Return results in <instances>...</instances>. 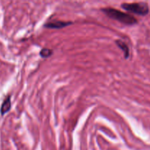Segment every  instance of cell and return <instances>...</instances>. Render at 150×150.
<instances>
[{
  "label": "cell",
  "mask_w": 150,
  "mask_h": 150,
  "mask_svg": "<svg viewBox=\"0 0 150 150\" xmlns=\"http://www.w3.org/2000/svg\"><path fill=\"white\" fill-rule=\"evenodd\" d=\"M115 43L117 44V46L120 48V49L122 51V52L124 53V57L126 59L130 57V48L127 45V44L126 43L125 41L122 40H116Z\"/></svg>",
  "instance_id": "277c9868"
},
{
  "label": "cell",
  "mask_w": 150,
  "mask_h": 150,
  "mask_svg": "<svg viewBox=\"0 0 150 150\" xmlns=\"http://www.w3.org/2000/svg\"><path fill=\"white\" fill-rule=\"evenodd\" d=\"M121 7L127 12L134 13V14L141 16H145L148 15L150 10L149 4L146 2H144V1L133 3H122L121 4Z\"/></svg>",
  "instance_id": "7a4b0ae2"
},
{
  "label": "cell",
  "mask_w": 150,
  "mask_h": 150,
  "mask_svg": "<svg viewBox=\"0 0 150 150\" xmlns=\"http://www.w3.org/2000/svg\"><path fill=\"white\" fill-rule=\"evenodd\" d=\"M53 50L50 49L48 48H44L40 51V55L42 58H48L53 54Z\"/></svg>",
  "instance_id": "8992f818"
},
{
  "label": "cell",
  "mask_w": 150,
  "mask_h": 150,
  "mask_svg": "<svg viewBox=\"0 0 150 150\" xmlns=\"http://www.w3.org/2000/svg\"><path fill=\"white\" fill-rule=\"evenodd\" d=\"M101 10L109 18L117 21L127 26H133L139 23L138 19L134 16L127 13L117 10V9L112 8V7H105V8L101 9Z\"/></svg>",
  "instance_id": "6da1fadb"
},
{
  "label": "cell",
  "mask_w": 150,
  "mask_h": 150,
  "mask_svg": "<svg viewBox=\"0 0 150 150\" xmlns=\"http://www.w3.org/2000/svg\"><path fill=\"white\" fill-rule=\"evenodd\" d=\"M11 108V96L10 95H7L1 103V108H0V113L1 115H4L7 114Z\"/></svg>",
  "instance_id": "5b68a950"
},
{
  "label": "cell",
  "mask_w": 150,
  "mask_h": 150,
  "mask_svg": "<svg viewBox=\"0 0 150 150\" xmlns=\"http://www.w3.org/2000/svg\"><path fill=\"white\" fill-rule=\"evenodd\" d=\"M72 21H52L47 22L44 24V27L48 29H59L66 27L67 26L73 24Z\"/></svg>",
  "instance_id": "3957f363"
}]
</instances>
